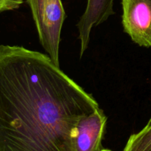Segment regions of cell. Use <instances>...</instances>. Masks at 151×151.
<instances>
[{
    "mask_svg": "<svg viewBox=\"0 0 151 151\" xmlns=\"http://www.w3.org/2000/svg\"><path fill=\"white\" fill-rule=\"evenodd\" d=\"M98 103L48 55L0 45V151H75Z\"/></svg>",
    "mask_w": 151,
    "mask_h": 151,
    "instance_id": "obj_1",
    "label": "cell"
},
{
    "mask_svg": "<svg viewBox=\"0 0 151 151\" xmlns=\"http://www.w3.org/2000/svg\"><path fill=\"white\" fill-rule=\"evenodd\" d=\"M27 3L43 48L59 66V45L65 19L61 0H27Z\"/></svg>",
    "mask_w": 151,
    "mask_h": 151,
    "instance_id": "obj_2",
    "label": "cell"
},
{
    "mask_svg": "<svg viewBox=\"0 0 151 151\" xmlns=\"http://www.w3.org/2000/svg\"><path fill=\"white\" fill-rule=\"evenodd\" d=\"M124 32L140 47L151 48V0H122Z\"/></svg>",
    "mask_w": 151,
    "mask_h": 151,
    "instance_id": "obj_3",
    "label": "cell"
},
{
    "mask_svg": "<svg viewBox=\"0 0 151 151\" xmlns=\"http://www.w3.org/2000/svg\"><path fill=\"white\" fill-rule=\"evenodd\" d=\"M107 117L99 108L81 119L77 126L75 151H100L106 131Z\"/></svg>",
    "mask_w": 151,
    "mask_h": 151,
    "instance_id": "obj_4",
    "label": "cell"
},
{
    "mask_svg": "<svg viewBox=\"0 0 151 151\" xmlns=\"http://www.w3.org/2000/svg\"><path fill=\"white\" fill-rule=\"evenodd\" d=\"M113 4L114 0H87L85 11L77 24L81 41V57L88 48L92 28L106 22L114 14Z\"/></svg>",
    "mask_w": 151,
    "mask_h": 151,
    "instance_id": "obj_5",
    "label": "cell"
},
{
    "mask_svg": "<svg viewBox=\"0 0 151 151\" xmlns=\"http://www.w3.org/2000/svg\"><path fill=\"white\" fill-rule=\"evenodd\" d=\"M123 151H151V123L131 135Z\"/></svg>",
    "mask_w": 151,
    "mask_h": 151,
    "instance_id": "obj_6",
    "label": "cell"
},
{
    "mask_svg": "<svg viewBox=\"0 0 151 151\" xmlns=\"http://www.w3.org/2000/svg\"><path fill=\"white\" fill-rule=\"evenodd\" d=\"M23 0H0V13L16 10L23 3Z\"/></svg>",
    "mask_w": 151,
    "mask_h": 151,
    "instance_id": "obj_7",
    "label": "cell"
},
{
    "mask_svg": "<svg viewBox=\"0 0 151 151\" xmlns=\"http://www.w3.org/2000/svg\"><path fill=\"white\" fill-rule=\"evenodd\" d=\"M100 151H112V150H109V149H104V148H103V150H100Z\"/></svg>",
    "mask_w": 151,
    "mask_h": 151,
    "instance_id": "obj_8",
    "label": "cell"
},
{
    "mask_svg": "<svg viewBox=\"0 0 151 151\" xmlns=\"http://www.w3.org/2000/svg\"><path fill=\"white\" fill-rule=\"evenodd\" d=\"M148 123H151V118H150V121H149Z\"/></svg>",
    "mask_w": 151,
    "mask_h": 151,
    "instance_id": "obj_9",
    "label": "cell"
}]
</instances>
